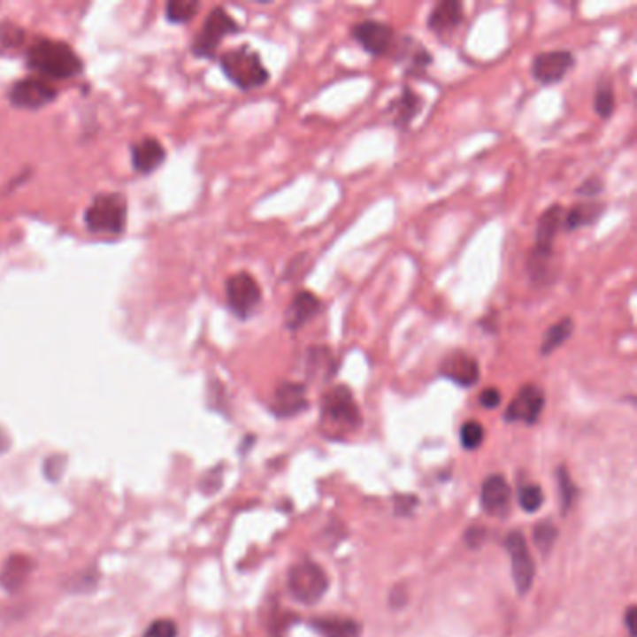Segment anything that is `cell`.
Masks as SVG:
<instances>
[{
	"label": "cell",
	"instance_id": "e575fe53",
	"mask_svg": "<svg viewBox=\"0 0 637 637\" xmlns=\"http://www.w3.org/2000/svg\"><path fill=\"white\" fill-rule=\"evenodd\" d=\"M142 637H178V626L171 618H157L146 628Z\"/></svg>",
	"mask_w": 637,
	"mask_h": 637
},
{
	"label": "cell",
	"instance_id": "4316f807",
	"mask_svg": "<svg viewBox=\"0 0 637 637\" xmlns=\"http://www.w3.org/2000/svg\"><path fill=\"white\" fill-rule=\"evenodd\" d=\"M198 10H200V4L193 3V0H173V3L166 4L165 15L171 23L183 25V23L193 21Z\"/></svg>",
	"mask_w": 637,
	"mask_h": 637
},
{
	"label": "cell",
	"instance_id": "4fadbf2b",
	"mask_svg": "<svg viewBox=\"0 0 637 637\" xmlns=\"http://www.w3.org/2000/svg\"><path fill=\"white\" fill-rule=\"evenodd\" d=\"M505 548L510 556V568H512V579L516 585V591L519 595H527L534 583L536 568L526 536L519 531L509 533Z\"/></svg>",
	"mask_w": 637,
	"mask_h": 637
},
{
	"label": "cell",
	"instance_id": "60d3db41",
	"mask_svg": "<svg viewBox=\"0 0 637 637\" xmlns=\"http://www.w3.org/2000/svg\"><path fill=\"white\" fill-rule=\"evenodd\" d=\"M480 326H482V329L486 331V333H497V329H499V316H497V312H486V316L482 318V320H480Z\"/></svg>",
	"mask_w": 637,
	"mask_h": 637
},
{
	"label": "cell",
	"instance_id": "7c38bea8",
	"mask_svg": "<svg viewBox=\"0 0 637 637\" xmlns=\"http://www.w3.org/2000/svg\"><path fill=\"white\" fill-rule=\"evenodd\" d=\"M349 35L371 57H383L391 53L396 42V32L391 25L378 19H365L349 28Z\"/></svg>",
	"mask_w": 637,
	"mask_h": 637
},
{
	"label": "cell",
	"instance_id": "e0dca14e",
	"mask_svg": "<svg viewBox=\"0 0 637 637\" xmlns=\"http://www.w3.org/2000/svg\"><path fill=\"white\" fill-rule=\"evenodd\" d=\"M324 303L311 290H299L284 311V327L292 333H297L301 327L312 322L314 318L322 312Z\"/></svg>",
	"mask_w": 637,
	"mask_h": 637
},
{
	"label": "cell",
	"instance_id": "3957f363",
	"mask_svg": "<svg viewBox=\"0 0 637 637\" xmlns=\"http://www.w3.org/2000/svg\"><path fill=\"white\" fill-rule=\"evenodd\" d=\"M219 65L232 85L243 92L262 88L270 82V70L265 68L260 53L249 43L228 49L219 57Z\"/></svg>",
	"mask_w": 637,
	"mask_h": 637
},
{
	"label": "cell",
	"instance_id": "484cf974",
	"mask_svg": "<svg viewBox=\"0 0 637 637\" xmlns=\"http://www.w3.org/2000/svg\"><path fill=\"white\" fill-rule=\"evenodd\" d=\"M574 329H576V322H574L572 316H564V318H561L559 322L551 324L542 334L541 356L548 357V356L553 354V351H557L566 341L572 339Z\"/></svg>",
	"mask_w": 637,
	"mask_h": 637
},
{
	"label": "cell",
	"instance_id": "9a60e30c",
	"mask_svg": "<svg viewBox=\"0 0 637 637\" xmlns=\"http://www.w3.org/2000/svg\"><path fill=\"white\" fill-rule=\"evenodd\" d=\"M307 408H309V400H307V385L305 383L282 380L277 385L273 391L272 404H270V410L273 411V415H277L279 418H290V417L303 413Z\"/></svg>",
	"mask_w": 637,
	"mask_h": 637
},
{
	"label": "cell",
	"instance_id": "ba28073f",
	"mask_svg": "<svg viewBox=\"0 0 637 637\" xmlns=\"http://www.w3.org/2000/svg\"><path fill=\"white\" fill-rule=\"evenodd\" d=\"M225 292L226 305L238 320H249L262 305V288L258 280L249 272L230 275L225 284Z\"/></svg>",
	"mask_w": 637,
	"mask_h": 637
},
{
	"label": "cell",
	"instance_id": "8fae6325",
	"mask_svg": "<svg viewBox=\"0 0 637 637\" xmlns=\"http://www.w3.org/2000/svg\"><path fill=\"white\" fill-rule=\"evenodd\" d=\"M57 97H58L57 88L40 77L21 79L18 82H13L8 90L10 104L13 107L27 111L43 109L47 105H51Z\"/></svg>",
	"mask_w": 637,
	"mask_h": 637
},
{
	"label": "cell",
	"instance_id": "ac0fdd59",
	"mask_svg": "<svg viewBox=\"0 0 637 637\" xmlns=\"http://www.w3.org/2000/svg\"><path fill=\"white\" fill-rule=\"evenodd\" d=\"M464 15H465V8L460 0H440V3L428 13L426 27L435 36L443 38L452 35V32L462 25Z\"/></svg>",
	"mask_w": 637,
	"mask_h": 637
},
{
	"label": "cell",
	"instance_id": "cb8c5ba5",
	"mask_svg": "<svg viewBox=\"0 0 637 637\" xmlns=\"http://www.w3.org/2000/svg\"><path fill=\"white\" fill-rule=\"evenodd\" d=\"M339 371V359L329 346H311L307 349V374L311 378L331 380Z\"/></svg>",
	"mask_w": 637,
	"mask_h": 637
},
{
	"label": "cell",
	"instance_id": "30bf717a",
	"mask_svg": "<svg viewBox=\"0 0 637 637\" xmlns=\"http://www.w3.org/2000/svg\"><path fill=\"white\" fill-rule=\"evenodd\" d=\"M544 408H546L544 389L536 383H526L518 389L516 396L507 406L503 418H505L507 423H524L527 426H533L536 421H539Z\"/></svg>",
	"mask_w": 637,
	"mask_h": 637
},
{
	"label": "cell",
	"instance_id": "9c48e42d",
	"mask_svg": "<svg viewBox=\"0 0 637 637\" xmlns=\"http://www.w3.org/2000/svg\"><path fill=\"white\" fill-rule=\"evenodd\" d=\"M576 68V55L568 49H553L533 57L531 77L539 85L551 87L561 82L570 72Z\"/></svg>",
	"mask_w": 637,
	"mask_h": 637
},
{
	"label": "cell",
	"instance_id": "d6a6232c",
	"mask_svg": "<svg viewBox=\"0 0 637 637\" xmlns=\"http://www.w3.org/2000/svg\"><path fill=\"white\" fill-rule=\"evenodd\" d=\"M97 579H99V574L94 568H90V570H87V572L75 574V578L68 583V589L72 593H90L96 589Z\"/></svg>",
	"mask_w": 637,
	"mask_h": 637
},
{
	"label": "cell",
	"instance_id": "7a4b0ae2",
	"mask_svg": "<svg viewBox=\"0 0 637 637\" xmlns=\"http://www.w3.org/2000/svg\"><path fill=\"white\" fill-rule=\"evenodd\" d=\"M28 70L40 79H73L82 73V60L73 49L57 40H38L27 51Z\"/></svg>",
	"mask_w": 637,
	"mask_h": 637
},
{
	"label": "cell",
	"instance_id": "d590c367",
	"mask_svg": "<svg viewBox=\"0 0 637 637\" xmlns=\"http://www.w3.org/2000/svg\"><path fill=\"white\" fill-rule=\"evenodd\" d=\"M603 189H606V183H603L598 176H591L583 180L579 186L576 188V195L578 196H583V198H589V200H595L598 195L603 193Z\"/></svg>",
	"mask_w": 637,
	"mask_h": 637
},
{
	"label": "cell",
	"instance_id": "74e56055",
	"mask_svg": "<svg viewBox=\"0 0 637 637\" xmlns=\"http://www.w3.org/2000/svg\"><path fill=\"white\" fill-rule=\"evenodd\" d=\"M464 541H465V544H467V548H472V549H479L482 544H484V541H486V529L484 527H480V526H475V527H469L467 531H465V536H464Z\"/></svg>",
	"mask_w": 637,
	"mask_h": 637
},
{
	"label": "cell",
	"instance_id": "5b68a950",
	"mask_svg": "<svg viewBox=\"0 0 637 637\" xmlns=\"http://www.w3.org/2000/svg\"><path fill=\"white\" fill-rule=\"evenodd\" d=\"M127 221V203L120 193L97 195L85 211V225L94 234L119 236Z\"/></svg>",
	"mask_w": 637,
	"mask_h": 637
},
{
	"label": "cell",
	"instance_id": "6da1fadb",
	"mask_svg": "<svg viewBox=\"0 0 637 637\" xmlns=\"http://www.w3.org/2000/svg\"><path fill=\"white\" fill-rule=\"evenodd\" d=\"M564 208L553 204L542 211L534 230V245L529 250L526 270L531 284L546 287L553 272V255H556V240L563 230Z\"/></svg>",
	"mask_w": 637,
	"mask_h": 637
},
{
	"label": "cell",
	"instance_id": "2e32d148",
	"mask_svg": "<svg viewBox=\"0 0 637 637\" xmlns=\"http://www.w3.org/2000/svg\"><path fill=\"white\" fill-rule=\"evenodd\" d=\"M425 109V97L415 92L410 87L402 88V92L393 99V102L385 109V119H388L393 127L400 131H408L418 114Z\"/></svg>",
	"mask_w": 637,
	"mask_h": 637
},
{
	"label": "cell",
	"instance_id": "d4e9b609",
	"mask_svg": "<svg viewBox=\"0 0 637 637\" xmlns=\"http://www.w3.org/2000/svg\"><path fill=\"white\" fill-rule=\"evenodd\" d=\"M311 626L322 637H359L361 625L354 618L346 617H316Z\"/></svg>",
	"mask_w": 637,
	"mask_h": 637
},
{
	"label": "cell",
	"instance_id": "277c9868",
	"mask_svg": "<svg viewBox=\"0 0 637 637\" xmlns=\"http://www.w3.org/2000/svg\"><path fill=\"white\" fill-rule=\"evenodd\" d=\"M320 418L327 432L344 435L361 426L363 417L356 402L354 393L344 383L333 385L324 395L320 402Z\"/></svg>",
	"mask_w": 637,
	"mask_h": 637
},
{
	"label": "cell",
	"instance_id": "44dd1931",
	"mask_svg": "<svg viewBox=\"0 0 637 637\" xmlns=\"http://www.w3.org/2000/svg\"><path fill=\"white\" fill-rule=\"evenodd\" d=\"M165 159H166L165 148L154 137H146L131 146V165L133 169L141 174H150L157 171Z\"/></svg>",
	"mask_w": 637,
	"mask_h": 637
},
{
	"label": "cell",
	"instance_id": "1f68e13d",
	"mask_svg": "<svg viewBox=\"0 0 637 637\" xmlns=\"http://www.w3.org/2000/svg\"><path fill=\"white\" fill-rule=\"evenodd\" d=\"M557 482H559V494H561V510H563V514H566L568 509L572 507L574 497L578 495V488L574 486L572 479H570L564 467H559Z\"/></svg>",
	"mask_w": 637,
	"mask_h": 637
},
{
	"label": "cell",
	"instance_id": "603a6c76",
	"mask_svg": "<svg viewBox=\"0 0 637 637\" xmlns=\"http://www.w3.org/2000/svg\"><path fill=\"white\" fill-rule=\"evenodd\" d=\"M395 45H398L396 62L408 64V73H423L434 62V57L428 49L411 36H402L400 43Z\"/></svg>",
	"mask_w": 637,
	"mask_h": 637
},
{
	"label": "cell",
	"instance_id": "b9f144b4",
	"mask_svg": "<svg viewBox=\"0 0 637 637\" xmlns=\"http://www.w3.org/2000/svg\"><path fill=\"white\" fill-rule=\"evenodd\" d=\"M633 618H635V608L630 606L625 613V623H626V628H628V633L633 637Z\"/></svg>",
	"mask_w": 637,
	"mask_h": 637
},
{
	"label": "cell",
	"instance_id": "4dcf8cb0",
	"mask_svg": "<svg viewBox=\"0 0 637 637\" xmlns=\"http://www.w3.org/2000/svg\"><path fill=\"white\" fill-rule=\"evenodd\" d=\"M484 441V428L479 421H465L460 428V443L464 449H479Z\"/></svg>",
	"mask_w": 637,
	"mask_h": 637
},
{
	"label": "cell",
	"instance_id": "7bdbcfd3",
	"mask_svg": "<svg viewBox=\"0 0 637 637\" xmlns=\"http://www.w3.org/2000/svg\"><path fill=\"white\" fill-rule=\"evenodd\" d=\"M8 449H10V435L3 428H0V455L6 452Z\"/></svg>",
	"mask_w": 637,
	"mask_h": 637
},
{
	"label": "cell",
	"instance_id": "ab89813d",
	"mask_svg": "<svg viewBox=\"0 0 637 637\" xmlns=\"http://www.w3.org/2000/svg\"><path fill=\"white\" fill-rule=\"evenodd\" d=\"M417 507V497L415 495H398L395 501V512L400 516H408Z\"/></svg>",
	"mask_w": 637,
	"mask_h": 637
},
{
	"label": "cell",
	"instance_id": "f1b7e54d",
	"mask_svg": "<svg viewBox=\"0 0 637 637\" xmlns=\"http://www.w3.org/2000/svg\"><path fill=\"white\" fill-rule=\"evenodd\" d=\"M518 503L526 512L534 514V512H539L541 507L544 505V492L539 484H527V486H524V488H519Z\"/></svg>",
	"mask_w": 637,
	"mask_h": 637
},
{
	"label": "cell",
	"instance_id": "f35d334b",
	"mask_svg": "<svg viewBox=\"0 0 637 637\" xmlns=\"http://www.w3.org/2000/svg\"><path fill=\"white\" fill-rule=\"evenodd\" d=\"M23 36L25 35H23L21 28H15V27H12V28L3 27V28H0V38H3V43L8 45V47L19 45L23 42Z\"/></svg>",
	"mask_w": 637,
	"mask_h": 637
},
{
	"label": "cell",
	"instance_id": "52a82bcc",
	"mask_svg": "<svg viewBox=\"0 0 637 637\" xmlns=\"http://www.w3.org/2000/svg\"><path fill=\"white\" fill-rule=\"evenodd\" d=\"M329 578L324 570L312 561H301L290 568L288 591L303 606H314L327 593Z\"/></svg>",
	"mask_w": 637,
	"mask_h": 637
},
{
	"label": "cell",
	"instance_id": "836d02e7",
	"mask_svg": "<svg viewBox=\"0 0 637 637\" xmlns=\"http://www.w3.org/2000/svg\"><path fill=\"white\" fill-rule=\"evenodd\" d=\"M65 464H68V458L64 455H53L45 458L43 462V477L51 482H58L64 477L65 472Z\"/></svg>",
	"mask_w": 637,
	"mask_h": 637
},
{
	"label": "cell",
	"instance_id": "f546056e",
	"mask_svg": "<svg viewBox=\"0 0 637 637\" xmlns=\"http://www.w3.org/2000/svg\"><path fill=\"white\" fill-rule=\"evenodd\" d=\"M557 534H559V531L551 522H541L539 526L534 527L533 541H534V546L539 548V551L542 553V556H548L551 546L556 544V541H557Z\"/></svg>",
	"mask_w": 637,
	"mask_h": 637
},
{
	"label": "cell",
	"instance_id": "7402d4cb",
	"mask_svg": "<svg viewBox=\"0 0 637 637\" xmlns=\"http://www.w3.org/2000/svg\"><path fill=\"white\" fill-rule=\"evenodd\" d=\"M603 213H606V203H602V200H585V203H578L570 210H564L563 230L576 232L581 228L595 226L602 219Z\"/></svg>",
	"mask_w": 637,
	"mask_h": 637
},
{
	"label": "cell",
	"instance_id": "5bb4252c",
	"mask_svg": "<svg viewBox=\"0 0 637 637\" xmlns=\"http://www.w3.org/2000/svg\"><path fill=\"white\" fill-rule=\"evenodd\" d=\"M440 376L469 389L480 380V365L477 357L467 354L465 349H452L440 363Z\"/></svg>",
	"mask_w": 637,
	"mask_h": 637
},
{
	"label": "cell",
	"instance_id": "ffe728a7",
	"mask_svg": "<svg viewBox=\"0 0 637 637\" xmlns=\"http://www.w3.org/2000/svg\"><path fill=\"white\" fill-rule=\"evenodd\" d=\"M35 566V559L25 556V553H13V556L6 559L3 570H0V585H3L4 591H8L10 595L21 591L28 578L32 576Z\"/></svg>",
	"mask_w": 637,
	"mask_h": 637
},
{
	"label": "cell",
	"instance_id": "83f0119b",
	"mask_svg": "<svg viewBox=\"0 0 637 637\" xmlns=\"http://www.w3.org/2000/svg\"><path fill=\"white\" fill-rule=\"evenodd\" d=\"M617 107V99H615V90L606 82V85H598L596 92H595V99H593V109L595 112L600 116L602 120H610Z\"/></svg>",
	"mask_w": 637,
	"mask_h": 637
},
{
	"label": "cell",
	"instance_id": "d6986e66",
	"mask_svg": "<svg viewBox=\"0 0 637 637\" xmlns=\"http://www.w3.org/2000/svg\"><path fill=\"white\" fill-rule=\"evenodd\" d=\"M510 486L501 475H490L482 482L480 490V503L482 509L490 516L501 518L505 516L510 509Z\"/></svg>",
	"mask_w": 637,
	"mask_h": 637
},
{
	"label": "cell",
	"instance_id": "8992f818",
	"mask_svg": "<svg viewBox=\"0 0 637 637\" xmlns=\"http://www.w3.org/2000/svg\"><path fill=\"white\" fill-rule=\"evenodd\" d=\"M240 23L223 6H215L208 13L203 28H200L198 36L193 42V53L200 58H215L221 42L228 36L240 35Z\"/></svg>",
	"mask_w": 637,
	"mask_h": 637
},
{
	"label": "cell",
	"instance_id": "8d00e7d4",
	"mask_svg": "<svg viewBox=\"0 0 637 637\" xmlns=\"http://www.w3.org/2000/svg\"><path fill=\"white\" fill-rule=\"evenodd\" d=\"M501 400H503V395L497 388H486L480 395H479V402L480 406L486 408V410H495L501 406Z\"/></svg>",
	"mask_w": 637,
	"mask_h": 637
}]
</instances>
